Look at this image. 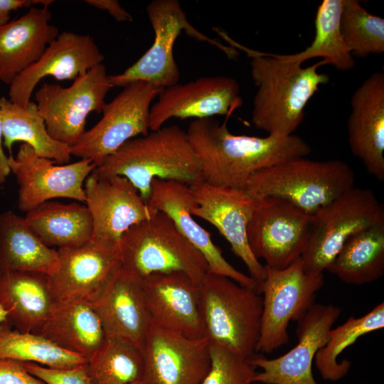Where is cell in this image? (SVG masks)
Masks as SVG:
<instances>
[{
    "label": "cell",
    "instance_id": "obj_1",
    "mask_svg": "<svg viewBox=\"0 0 384 384\" xmlns=\"http://www.w3.org/2000/svg\"><path fill=\"white\" fill-rule=\"evenodd\" d=\"M214 117L193 119L186 132L199 160L203 181L216 186L245 189L258 171L306 157L311 149L302 138L232 134L227 122Z\"/></svg>",
    "mask_w": 384,
    "mask_h": 384
},
{
    "label": "cell",
    "instance_id": "obj_2",
    "mask_svg": "<svg viewBox=\"0 0 384 384\" xmlns=\"http://www.w3.org/2000/svg\"><path fill=\"white\" fill-rule=\"evenodd\" d=\"M232 47L251 58V75L257 91L253 100L252 122L270 135L287 137L293 134L302 122L304 108L319 90L329 82L326 74L318 72L328 65L321 60L310 66L287 62L274 56L243 46L225 32L215 28Z\"/></svg>",
    "mask_w": 384,
    "mask_h": 384
},
{
    "label": "cell",
    "instance_id": "obj_3",
    "mask_svg": "<svg viewBox=\"0 0 384 384\" xmlns=\"http://www.w3.org/2000/svg\"><path fill=\"white\" fill-rule=\"evenodd\" d=\"M95 171L100 176L126 178L146 203L155 179L189 186L203 181L200 162L187 133L175 124L129 139Z\"/></svg>",
    "mask_w": 384,
    "mask_h": 384
},
{
    "label": "cell",
    "instance_id": "obj_4",
    "mask_svg": "<svg viewBox=\"0 0 384 384\" xmlns=\"http://www.w3.org/2000/svg\"><path fill=\"white\" fill-rule=\"evenodd\" d=\"M354 172L344 161H314L302 157L257 172L245 190L257 199H285L313 215L354 188Z\"/></svg>",
    "mask_w": 384,
    "mask_h": 384
},
{
    "label": "cell",
    "instance_id": "obj_5",
    "mask_svg": "<svg viewBox=\"0 0 384 384\" xmlns=\"http://www.w3.org/2000/svg\"><path fill=\"white\" fill-rule=\"evenodd\" d=\"M205 337L247 358L256 355L262 296L231 279L207 274L199 284Z\"/></svg>",
    "mask_w": 384,
    "mask_h": 384
},
{
    "label": "cell",
    "instance_id": "obj_6",
    "mask_svg": "<svg viewBox=\"0 0 384 384\" xmlns=\"http://www.w3.org/2000/svg\"><path fill=\"white\" fill-rule=\"evenodd\" d=\"M119 252L121 265L142 279L153 274L182 272L200 284L208 274L201 253L160 211L129 228L120 238Z\"/></svg>",
    "mask_w": 384,
    "mask_h": 384
},
{
    "label": "cell",
    "instance_id": "obj_7",
    "mask_svg": "<svg viewBox=\"0 0 384 384\" xmlns=\"http://www.w3.org/2000/svg\"><path fill=\"white\" fill-rule=\"evenodd\" d=\"M149 20L154 32L151 46L123 73L109 75L112 87H125L143 81L164 89L178 83L180 72L174 56V46L184 31L189 37L206 42L235 58L238 53L198 31L188 21L186 14L176 0H154L146 6Z\"/></svg>",
    "mask_w": 384,
    "mask_h": 384
},
{
    "label": "cell",
    "instance_id": "obj_8",
    "mask_svg": "<svg viewBox=\"0 0 384 384\" xmlns=\"http://www.w3.org/2000/svg\"><path fill=\"white\" fill-rule=\"evenodd\" d=\"M384 220V207L370 189L353 188L311 215L302 255L307 273H323L353 235Z\"/></svg>",
    "mask_w": 384,
    "mask_h": 384
},
{
    "label": "cell",
    "instance_id": "obj_9",
    "mask_svg": "<svg viewBox=\"0 0 384 384\" xmlns=\"http://www.w3.org/2000/svg\"><path fill=\"white\" fill-rule=\"evenodd\" d=\"M265 267V277L260 284L263 302L256 353H270L289 342V322L299 321L314 304L324 278L323 273L306 272L302 257L284 269Z\"/></svg>",
    "mask_w": 384,
    "mask_h": 384
},
{
    "label": "cell",
    "instance_id": "obj_10",
    "mask_svg": "<svg viewBox=\"0 0 384 384\" xmlns=\"http://www.w3.org/2000/svg\"><path fill=\"white\" fill-rule=\"evenodd\" d=\"M112 87L103 63L75 78L68 87L43 83L35 98L50 137L70 146L77 144L86 132L89 114L102 112Z\"/></svg>",
    "mask_w": 384,
    "mask_h": 384
},
{
    "label": "cell",
    "instance_id": "obj_11",
    "mask_svg": "<svg viewBox=\"0 0 384 384\" xmlns=\"http://www.w3.org/2000/svg\"><path fill=\"white\" fill-rule=\"evenodd\" d=\"M162 90L143 81L124 87L105 103L101 119L71 146L72 155L90 159L97 167L129 139L146 135L151 102Z\"/></svg>",
    "mask_w": 384,
    "mask_h": 384
},
{
    "label": "cell",
    "instance_id": "obj_12",
    "mask_svg": "<svg viewBox=\"0 0 384 384\" xmlns=\"http://www.w3.org/2000/svg\"><path fill=\"white\" fill-rule=\"evenodd\" d=\"M311 215L289 201L276 197L257 199L247 227L250 248L266 266L282 270L304 254L307 246Z\"/></svg>",
    "mask_w": 384,
    "mask_h": 384
},
{
    "label": "cell",
    "instance_id": "obj_13",
    "mask_svg": "<svg viewBox=\"0 0 384 384\" xmlns=\"http://www.w3.org/2000/svg\"><path fill=\"white\" fill-rule=\"evenodd\" d=\"M54 161L38 156L23 143L16 156H8L11 172L18 185V208L28 212L44 202L68 198L85 203L84 183L96 165L81 159L74 163L55 165Z\"/></svg>",
    "mask_w": 384,
    "mask_h": 384
},
{
    "label": "cell",
    "instance_id": "obj_14",
    "mask_svg": "<svg viewBox=\"0 0 384 384\" xmlns=\"http://www.w3.org/2000/svg\"><path fill=\"white\" fill-rule=\"evenodd\" d=\"M84 189L85 204L92 220L91 241L118 252L122 235L157 212L123 176H100L94 170L86 178Z\"/></svg>",
    "mask_w": 384,
    "mask_h": 384
},
{
    "label": "cell",
    "instance_id": "obj_15",
    "mask_svg": "<svg viewBox=\"0 0 384 384\" xmlns=\"http://www.w3.org/2000/svg\"><path fill=\"white\" fill-rule=\"evenodd\" d=\"M144 384H201L210 368L209 341L152 322L145 340Z\"/></svg>",
    "mask_w": 384,
    "mask_h": 384
},
{
    "label": "cell",
    "instance_id": "obj_16",
    "mask_svg": "<svg viewBox=\"0 0 384 384\" xmlns=\"http://www.w3.org/2000/svg\"><path fill=\"white\" fill-rule=\"evenodd\" d=\"M189 186L196 202L192 215L218 229L250 277L260 284L265 277V267L252 254L247 238V227L257 199L245 189L216 186L203 181Z\"/></svg>",
    "mask_w": 384,
    "mask_h": 384
},
{
    "label": "cell",
    "instance_id": "obj_17",
    "mask_svg": "<svg viewBox=\"0 0 384 384\" xmlns=\"http://www.w3.org/2000/svg\"><path fill=\"white\" fill-rule=\"evenodd\" d=\"M341 309L332 304H314L299 320L296 334L298 343L287 353L275 358L255 355L249 358L257 372L254 382L266 384H318L312 364L318 351L327 342L328 333Z\"/></svg>",
    "mask_w": 384,
    "mask_h": 384
},
{
    "label": "cell",
    "instance_id": "obj_18",
    "mask_svg": "<svg viewBox=\"0 0 384 384\" xmlns=\"http://www.w3.org/2000/svg\"><path fill=\"white\" fill-rule=\"evenodd\" d=\"M242 100L240 86L233 78L201 77L164 88L150 109L149 129L156 130L171 118L195 119L230 116Z\"/></svg>",
    "mask_w": 384,
    "mask_h": 384
},
{
    "label": "cell",
    "instance_id": "obj_19",
    "mask_svg": "<svg viewBox=\"0 0 384 384\" xmlns=\"http://www.w3.org/2000/svg\"><path fill=\"white\" fill-rule=\"evenodd\" d=\"M147 203L152 209L167 215L184 238L201 253L208 265V274L228 277L260 292V283L230 265L212 240L210 233L194 220L191 210L196 202L189 185L155 179Z\"/></svg>",
    "mask_w": 384,
    "mask_h": 384
},
{
    "label": "cell",
    "instance_id": "obj_20",
    "mask_svg": "<svg viewBox=\"0 0 384 384\" xmlns=\"http://www.w3.org/2000/svg\"><path fill=\"white\" fill-rule=\"evenodd\" d=\"M104 55L93 38L71 31L58 35L39 59L19 73L9 85V100L24 107L39 81L47 76L58 80H75L95 65Z\"/></svg>",
    "mask_w": 384,
    "mask_h": 384
},
{
    "label": "cell",
    "instance_id": "obj_21",
    "mask_svg": "<svg viewBox=\"0 0 384 384\" xmlns=\"http://www.w3.org/2000/svg\"><path fill=\"white\" fill-rule=\"evenodd\" d=\"M90 304L107 338L129 343L142 351L152 321L142 279L120 264Z\"/></svg>",
    "mask_w": 384,
    "mask_h": 384
},
{
    "label": "cell",
    "instance_id": "obj_22",
    "mask_svg": "<svg viewBox=\"0 0 384 384\" xmlns=\"http://www.w3.org/2000/svg\"><path fill=\"white\" fill-rule=\"evenodd\" d=\"M57 250V266L48 276L55 302L92 303L121 264L117 250L92 241Z\"/></svg>",
    "mask_w": 384,
    "mask_h": 384
},
{
    "label": "cell",
    "instance_id": "obj_23",
    "mask_svg": "<svg viewBox=\"0 0 384 384\" xmlns=\"http://www.w3.org/2000/svg\"><path fill=\"white\" fill-rule=\"evenodd\" d=\"M142 284L153 323L190 338H206L199 284L184 272H172L147 276Z\"/></svg>",
    "mask_w": 384,
    "mask_h": 384
},
{
    "label": "cell",
    "instance_id": "obj_24",
    "mask_svg": "<svg viewBox=\"0 0 384 384\" xmlns=\"http://www.w3.org/2000/svg\"><path fill=\"white\" fill-rule=\"evenodd\" d=\"M347 121L348 144L366 171L384 180V73L375 72L353 92Z\"/></svg>",
    "mask_w": 384,
    "mask_h": 384
},
{
    "label": "cell",
    "instance_id": "obj_25",
    "mask_svg": "<svg viewBox=\"0 0 384 384\" xmlns=\"http://www.w3.org/2000/svg\"><path fill=\"white\" fill-rule=\"evenodd\" d=\"M51 16L48 7H31L0 26V80L4 83L10 85L58 36V28L50 23Z\"/></svg>",
    "mask_w": 384,
    "mask_h": 384
},
{
    "label": "cell",
    "instance_id": "obj_26",
    "mask_svg": "<svg viewBox=\"0 0 384 384\" xmlns=\"http://www.w3.org/2000/svg\"><path fill=\"white\" fill-rule=\"evenodd\" d=\"M55 300L48 275L34 272H0V305L15 329L39 334Z\"/></svg>",
    "mask_w": 384,
    "mask_h": 384
},
{
    "label": "cell",
    "instance_id": "obj_27",
    "mask_svg": "<svg viewBox=\"0 0 384 384\" xmlns=\"http://www.w3.org/2000/svg\"><path fill=\"white\" fill-rule=\"evenodd\" d=\"M39 334L87 361L107 338L92 304L80 301L55 302Z\"/></svg>",
    "mask_w": 384,
    "mask_h": 384
},
{
    "label": "cell",
    "instance_id": "obj_28",
    "mask_svg": "<svg viewBox=\"0 0 384 384\" xmlns=\"http://www.w3.org/2000/svg\"><path fill=\"white\" fill-rule=\"evenodd\" d=\"M58 250L46 245L25 217L11 210L0 213V272H34L50 275Z\"/></svg>",
    "mask_w": 384,
    "mask_h": 384
},
{
    "label": "cell",
    "instance_id": "obj_29",
    "mask_svg": "<svg viewBox=\"0 0 384 384\" xmlns=\"http://www.w3.org/2000/svg\"><path fill=\"white\" fill-rule=\"evenodd\" d=\"M25 219L48 247H78L91 241L92 220L85 204L48 201L26 213Z\"/></svg>",
    "mask_w": 384,
    "mask_h": 384
},
{
    "label": "cell",
    "instance_id": "obj_30",
    "mask_svg": "<svg viewBox=\"0 0 384 384\" xmlns=\"http://www.w3.org/2000/svg\"><path fill=\"white\" fill-rule=\"evenodd\" d=\"M0 112L3 145L9 150L10 154L13 144L23 142L40 156L60 164L70 161L71 146L50 137L36 102L31 100L22 107L3 96L0 97Z\"/></svg>",
    "mask_w": 384,
    "mask_h": 384
},
{
    "label": "cell",
    "instance_id": "obj_31",
    "mask_svg": "<svg viewBox=\"0 0 384 384\" xmlns=\"http://www.w3.org/2000/svg\"><path fill=\"white\" fill-rule=\"evenodd\" d=\"M326 270L349 284L380 278L384 274V220L351 236Z\"/></svg>",
    "mask_w": 384,
    "mask_h": 384
},
{
    "label": "cell",
    "instance_id": "obj_32",
    "mask_svg": "<svg viewBox=\"0 0 384 384\" xmlns=\"http://www.w3.org/2000/svg\"><path fill=\"white\" fill-rule=\"evenodd\" d=\"M343 0H323L319 5L315 20V36L311 43L301 52L274 56L302 64L306 60L321 58L328 64L341 71L355 66L353 56L346 48L340 31V16Z\"/></svg>",
    "mask_w": 384,
    "mask_h": 384
},
{
    "label": "cell",
    "instance_id": "obj_33",
    "mask_svg": "<svg viewBox=\"0 0 384 384\" xmlns=\"http://www.w3.org/2000/svg\"><path fill=\"white\" fill-rule=\"evenodd\" d=\"M384 327V303L375 306L364 316H350L336 329H330L326 343L315 356V365L321 377L326 380L338 381L349 371L351 361L337 358L344 349L353 344L362 336Z\"/></svg>",
    "mask_w": 384,
    "mask_h": 384
},
{
    "label": "cell",
    "instance_id": "obj_34",
    "mask_svg": "<svg viewBox=\"0 0 384 384\" xmlns=\"http://www.w3.org/2000/svg\"><path fill=\"white\" fill-rule=\"evenodd\" d=\"M4 359L57 368H73L87 362L40 334L12 329L7 322L0 324V360Z\"/></svg>",
    "mask_w": 384,
    "mask_h": 384
},
{
    "label": "cell",
    "instance_id": "obj_35",
    "mask_svg": "<svg viewBox=\"0 0 384 384\" xmlns=\"http://www.w3.org/2000/svg\"><path fill=\"white\" fill-rule=\"evenodd\" d=\"M92 384H132L142 380V351L129 343L107 338L87 362Z\"/></svg>",
    "mask_w": 384,
    "mask_h": 384
},
{
    "label": "cell",
    "instance_id": "obj_36",
    "mask_svg": "<svg viewBox=\"0 0 384 384\" xmlns=\"http://www.w3.org/2000/svg\"><path fill=\"white\" fill-rule=\"evenodd\" d=\"M340 31L353 56L366 58L384 52V18L369 13L357 0H343Z\"/></svg>",
    "mask_w": 384,
    "mask_h": 384
},
{
    "label": "cell",
    "instance_id": "obj_37",
    "mask_svg": "<svg viewBox=\"0 0 384 384\" xmlns=\"http://www.w3.org/2000/svg\"><path fill=\"white\" fill-rule=\"evenodd\" d=\"M210 368L201 384H252L257 372L249 359L209 343Z\"/></svg>",
    "mask_w": 384,
    "mask_h": 384
},
{
    "label": "cell",
    "instance_id": "obj_38",
    "mask_svg": "<svg viewBox=\"0 0 384 384\" xmlns=\"http://www.w3.org/2000/svg\"><path fill=\"white\" fill-rule=\"evenodd\" d=\"M21 363L31 375L45 384H92L87 363L68 368H51L29 362Z\"/></svg>",
    "mask_w": 384,
    "mask_h": 384
},
{
    "label": "cell",
    "instance_id": "obj_39",
    "mask_svg": "<svg viewBox=\"0 0 384 384\" xmlns=\"http://www.w3.org/2000/svg\"><path fill=\"white\" fill-rule=\"evenodd\" d=\"M0 384H45L31 375L18 361L0 360Z\"/></svg>",
    "mask_w": 384,
    "mask_h": 384
},
{
    "label": "cell",
    "instance_id": "obj_40",
    "mask_svg": "<svg viewBox=\"0 0 384 384\" xmlns=\"http://www.w3.org/2000/svg\"><path fill=\"white\" fill-rule=\"evenodd\" d=\"M87 4L98 9L107 11L117 21H132V17L117 0H86Z\"/></svg>",
    "mask_w": 384,
    "mask_h": 384
},
{
    "label": "cell",
    "instance_id": "obj_41",
    "mask_svg": "<svg viewBox=\"0 0 384 384\" xmlns=\"http://www.w3.org/2000/svg\"><path fill=\"white\" fill-rule=\"evenodd\" d=\"M37 4H40V0H0V26L10 21L11 11Z\"/></svg>",
    "mask_w": 384,
    "mask_h": 384
},
{
    "label": "cell",
    "instance_id": "obj_42",
    "mask_svg": "<svg viewBox=\"0 0 384 384\" xmlns=\"http://www.w3.org/2000/svg\"><path fill=\"white\" fill-rule=\"evenodd\" d=\"M3 146L2 119L0 112V184L5 182L11 173L8 164V156L5 154Z\"/></svg>",
    "mask_w": 384,
    "mask_h": 384
},
{
    "label": "cell",
    "instance_id": "obj_43",
    "mask_svg": "<svg viewBox=\"0 0 384 384\" xmlns=\"http://www.w3.org/2000/svg\"><path fill=\"white\" fill-rule=\"evenodd\" d=\"M7 321V312L0 305V324Z\"/></svg>",
    "mask_w": 384,
    "mask_h": 384
},
{
    "label": "cell",
    "instance_id": "obj_44",
    "mask_svg": "<svg viewBox=\"0 0 384 384\" xmlns=\"http://www.w3.org/2000/svg\"><path fill=\"white\" fill-rule=\"evenodd\" d=\"M132 384H144V383L142 380H139V381L134 382Z\"/></svg>",
    "mask_w": 384,
    "mask_h": 384
}]
</instances>
